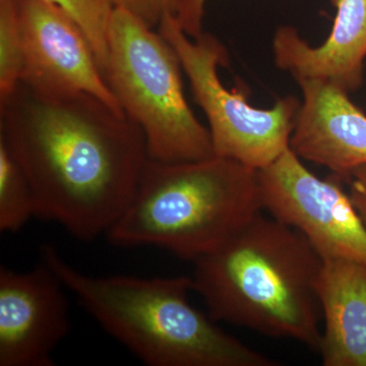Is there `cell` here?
Returning <instances> with one entry per match:
<instances>
[{
	"instance_id": "obj_1",
	"label": "cell",
	"mask_w": 366,
	"mask_h": 366,
	"mask_svg": "<svg viewBox=\"0 0 366 366\" xmlns=\"http://www.w3.org/2000/svg\"><path fill=\"white\" fill-rule=\"evenodd\" d=\"M0 139L29 178L36 217L84 242L117 222L149 159L142 129L100 99L40 95L21 83L0 102Z\"/></svg>"
},
{
	"instance_id": "obj_2",
	"label": "cell",
	"mask_w": 366,
	"mask_h": 366,
	"mask_svg": "<svg viewBox=\"0 0 366 366\" xmlns=\"http://www.w3.org/2000/svg\"><path fill=\"white\" fill-rule=\"evenodd\" d=\"M194 262V291L215 322L320 351L322 259L295 229L259 213Z\"/></svg>"
},
{
	"instance_id": "obj_3",
	"label": "cell",
	"mask_w": 366,
	"mask_h": 366,
	"mask_svg": "<svg viewBox=\"0 0 366 366\" xmlns=\"http://www.w3.org/2000/svg\"><path fill=\"white\" fill-rule=\"evenodd\" d=\"M40 257L81 307L113 338L150 366H276L224 332L189 302V277L91 276L74 268L53 245Z\"/></svg>"
},
{
	"instance_id": "obj_4",
	"label": "cell",
	"mask_w": 366,
	"mask_h": 366,
	"mask_svg": "<svg viewBox=\"0 0 366 366\" xmlns=\"http://www.w3.org/2000/svg\"><path fill=\"white\" fill-rule=\"evenodd\" d=\"M262 209L257 170L237 161L149 158L131 203L107 236L118 247L153 245L194 262Z\"/></svg>"
},
{
	"instance_id": "obj_5",
	"label": "cell",
	"mask_w": 366,
	"mask_h": 366,
	"mask_svg": "<svg viewBox=\"0 0 366 366\" xmlns=\"http://www.w3.org/2000/svg\"><path fill=\"white\" fill-rule=\"evenodd\" d=\"M174 48L136 16L117 7L103 76L127 118L143 132L149 158L164 163L214 157L208 127L183 91Z\"/></svg>"
},
{
	"instance_id": "obj_6",
	"label": "cell",
	"mask_w": 366,
	"mask_h": 366,
	"mask_svg": "<svg viewBox=\"0 0 366 366\" xmlns=\"http://www.w3.org/2000/svg\"><path fill=\"white\" fill-rule=\"evenodd\" d=\"M158 28L177 51L194 101L206 115L215 156L259 170L288 150L300 105L295 96L278 99L269 109L254 107L242 89L228 90L221 81L219 67L228 66L229 55L218 38L203 32L192 39L173 14H166Z\"/></svg>"
},
{
	"instance_id": "obj_7",
	"label": "cell",
	"mask_w": 366,
	"mask_h": 366,
	"mask_svg": "<svg viewBox=\"0 0 366 366\" xmlns=\"http://www.w3.org/2000/svg\"><path fill=\"white\" fill-rule=\"evenodd\" d=\"M262 209L305 236L322 261L366 267V228L344 180L315 177L290 148L257 170Z\"/></svg>"
},
{
	"instance_id": "obj_8",
	"label": "cell",
	"mask_w": 366,
	"mask_h": 366,
	"mask_svg": "<svg viewBox=\"0 0 366 366\" xmlns=\"http://www.w3.org/2000/svg\"><path fill=\"white\" fill-rule=\"evenodd\" d=\"M19 11L21 84L44 96L90 94L124 113L85 34L64 11L45 0H19Z\"/></svg>"
},
{
	"instance_id": "obj_9",
	"label": "cell",
	"mask_w": 366,
	"mask_h": 366,
	"mask_svg": "<svg viewBox=\"0 0 366 366\" xmlns=\"http://www.w3.org/2000/svg\"><path fill=\"white\" fill-rule=\"evenodd\" d=\"M66 289L45 262L31 271L0 268V366H53L71 329Z\"/></svg>"
},
{
	"instance_id": "obj_10",
	"label": "cell",
	"mask_w": 366,
	"mask_h": 366,
	"mask_svg": "<svg viewBox=\"0 0 366 366\" xmlns=\"http://www.w3.org/2000/svg\"><path fill=\"white\" fill-rule=\"evenodd\" d=\"M302 100L289 148L301 160L326 167L347 182L366 165V114L349 94L319 81H298Z\"/></svg>"
},
{
	"instance_id": "obj_11",
	"label": "cell",
	"mask_w": 366,
	"mask_h": 366,
	"mask_svg": "<svg viewBox=\"0 0 366 366\" xmlns=\"http://www.w3.org/2000/svg\"><path fill=\"white\" fill-rule=\"evenodd\" d=\"M336 16L325 42L312 46L297 29L282 26L272 41L274 62L295 81L319 79L350 94L365 81L366 0H332Z\"/></svg>"
},
{
	"instance_id": "obj_12",
	"label": "cell",
	"mask_w": 366,
	"mask_h": 366,
	"mask_svg": "<svg viewBox=\"0 0 366 366\" xmlns=\"http://www.w3.org/2000/svg\"><path fill=\"white\" fill-rule=\"evenodd\" d=\"M325 366H366V267L322 261L317 283Z\"/></svg>"
},
{
	"instance_id": "obj_13",
	"label": "cell",
	"mask_w": 366,
	"mask_h": 366,
	"mask_svg": "<svg viewBox=\"0 0 366 366\" xmlns=\"http://www.w3.org/2000/svg\"><path fill=\"white\" fill-rule=\"evenodd\" d=\"M36 216L35 196L29 178L0 139V231L18 232Z\"/></svg>"
},
{
	"instance_id": "obj_14",
	"label": "cell",
	"mask_w": 366,
	"mask_h": 366,
	"mask_svg": "<svg viewBox=\"0 0 366 366\" xmlns=\"http://www.w3.org/2000/svg\"><path fill=\"white\" fill-rule=\"evenodd\" d=\"M64 11L83 31L101 71L108 59V36L115 6L113 0H45Z\"/></svg>"
},
{
	"instance_id": "obj_15",
	"label": "cell",
	"mask_w": 366,
	"mask_h": 366,
	"mask_svg": "<svg viewBox=\"0 0 366 366\" xmlns=\"http://www.w3.org/2000/svg\"><path fill=\"white\" fill-rule=\"evenodd\" d=\"M23 34L19 0H0V102L20 85Z\"/></svg>"
},
{
	"instance_id": "obj_16",
	"label": "cell",
	"mask_w": 366,
	"mask_h": 366,
	"mask_svg": "<svg viewBox=\"0 0 366 366\" xmlns=\"http://www.w3.org/2000/svg\"><path fill=\"white\" fill-rule=\"evenodd\" d=\"M115 6L125 9L152 29L160 25L167 14H177L178 0H113Z\"/></svg>"
},
{
	"instance_id": "obj_17",
	"label": "cell",
	"mask_w": 366,
	"mask_h": 366,
	"mask_svg": "<svg viewBox=\"0 0 366 366\" xmlns=\"http://www.w3.org/2000/svg\"><path fill=\"white\" fill-rule=\"evenodd\" d=\"M206 2L207 0H178L175 18L184 33L192 39L203 33Z\"/></svg>"
},
{
	"instance_id": "obj_18",
	"label": "cell",
	"mask_w": 366,
	"mask_h": 366,
	"mask_svg": "<svg viewBox=\"0 0 366 366\" xmlns=\"http://www.w3.org/2000/svg\"><path fill=\"white\" fill-rule=\"evenodd\" d=\"M347 182L349 196L366 228V165L354 170Z\"/></svg>"
}]
</instances>
